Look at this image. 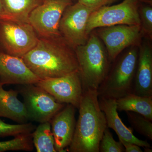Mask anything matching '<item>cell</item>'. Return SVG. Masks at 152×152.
Segmentation results:
<instances>
[{"mask_svg": "<svg viewBox=\"0 0 152 152\" xmlns=\"http://www.w3.org/2000/svg\"><path fill=\"white\" fill-rule=\"evenodd\" d=\"M119 140L122 143L124 147L125 152H142L140 147L135 144L126 141L121 139H119Z\"/></svg>", "mask_w": 152, "mask_h": 152, "instance_id": "cell-25", "label": "cell"}, {"mask_svg": "<svg viewBox=\"0 0 152 152\" xmlns=\"http://www.w3.org/2000/svg\"><path fill=\"white\" fill-rule=\"evenodd\" d=\"M78 109V119L68 151L99 152L100 142L107 127L105 114L99 105L97 90L83 91Z\"/></svg>", "mask_w": 152, "mask_h": 152, "instance_id": "cell-2", "label": "cell"}, {"mask_svg": "<svg viewBox=\"0 0 152 152\" xmlns=\"http://www.w3.org/2000/svg\"><path fill=\"white\" fill-rule=\"evenodd\" d=\"M94 11L78 2L68 6L64 11L59 29L63 37L74 49L88 40L89 35L87 33V23Z\"/></svg>", "mask_w": 152, "mask_h": 152, "instance_id": "cell-9", "label": "cell"}, {"mask_svg": "<svg viewBox=\"0 0 152 152\" xmlns=\"http://www.w3.org/2000/svg\"><path fill=\"white\" fill-rule=\"evenodd\" d=\"M75 52L83 90H97L112 62L99 38L91 32L86 43L76 47Z\"/></svg>", "mask_w": 152, "mask_h": 152, "instance_id": "cell-3", "label": "cell"}, {"mask_svg": "<svg viewBox=\"0 0 152 152\" xmlns=\"http://www.w3.org/2000/svg\"><path fill=\"white\" fill-rule=\"evenodd\" d=\"M100 152H124V147L121 141L114 140L111 132L107 127L104 132L99 146Z\"/></svg>", "mask_w": 152, "mask_h": 152, "instance_id": "cell-23", "label": "cell"}, {"mask_svg": "<svg viewBox=\"0 0 152 152\" xmlns=\"http://www.w3.org/2000/svg\"><path fill=\"white\" fill-rule=\"evenodd\" d=\"M118 111L132 112L152 121V96L130 93L116 100Z\"/></svg>", "mask_w": 152, "mask_h": 152, "instance_id": "cell-18", "label": "cell"}, {"mask_svg": "<svg viewBox=\"0 0 152 152\" xmlns=\"http://www.w3.org/2000/svg\"><path fill=\"white\" fill-rule=\"evenodd\" d=\"M144 148V151L146 152H152V150L151 149V148H149V147H145Z\"/></svg>", "mask_w": 152, "mask_h": 152, "instance_id": "cell-27", "label": "cell"}, {"mask_svg": "<svg viewBox=\"0 0 152 152\" xmlns=\"http://www.w3.org/2000/svg\"><path fill=\"white\" fill-rule=\"evenodd\" d=\"M39 38L29 23L0 20V52L22 58L35 46Z\"/></svg>", "mask_w": 152, "mask_h": 152, "instance_id": "cell-5", "label": "cell"}, {"mask_svg": "<svg viewBox=\"0 0 152 152\" xmlns=\"http://www.w3.org/2000/svg\"><path fill=\"white\" fill-rule=\"evenodd\" d=\"M138 13L142 34L152 39V4L139 1Z\"/></svg>", "mask_w": 152, "mask_h": 152, "instance_id": "cell-22", "label": "cell"}, {"mask_svg": "<svg viewBox=\"0 0 152 152\" xmlns=\"http://www.w3.org/2000/svg\"><path fill=\"white\" fill-rule=\"evenodd\" d=\"M126 115L132 127L140 134L152 140V121L134 112H126Z\"/></svg>", "mask_w": 152, "mask_h": 152, "instance_id": "cell-20", "label": "cell"}, {"mask_svg": "<svg viewBox=\"0 0 152 152\" xmlns=\"http://www.w3.org/2000/svg\"><path fill=\"white\" fill-rule=\"evenodd\" d=\"M98 97L100 108L105 115L107 127L115 132L119 139L133 143L142 148H151L148 142L137 138L134 135L130 128L127 127L122 121L118 114L115 99Z\"/></svg>", "mask_w": 152, "mask_h": 152, "instance_id": "cell-15", "label": "cell"}, {"mask_svg": "<svg viewBox=\"0 0 152 152\" xmlns=\"http://www.w3.org/2000/svg\"><path fill=\"white\" fill-rule=\"evenodd\" d=\"M31 134L37 152H56L50 122L40 123Z\"/></svg>", "mask_w": 152, "mask_h": 152, "instance_id": "cell-19", "label": "cell"}, {"mask_svg": "<svg viewBox=\"0 0 152 152\" xmlns=\"http://www.w3.org/2000/svg\"><path fill=\"white\" fill-rule=\"evenodd\" d=\"M118 1V0H115V1ZM140 2H145L146 3H148V4H152V0H138Z\"/></svg>", "mask_w": 152, "mask_h": 152, "instance_id": "cell-26", "label": "cell"}, {"mask_svg": "<svg viewBox=\"0 0 152 152\" xmlns=\"http://www.w3.org/2000/svg\"><path fill=\"white\" fill-rule=\"evenodd\" d=\"M45 0H1L3 12L0 20L29 23L30 14Z\"/></svg>", "mask_w": 152, "mask_h": 152, "instance_id": "cell-17", "label": "cell"}, {"mask_svg": "<svg viewBox=\"0 0 152 152\" xmlns=\"http://www.w3.org/2000/svg\"><path fill=\"white\" fill-rule=\"evenodd\" d=\"M72 1H73V0H72Z\"/></svg>", "mask_w": 152, "mask_h": 152, "instance_id": "cell-29", "label": "cell"}, {"mask_svg": "<svg viewBox=\"0 0 152 152\" xmlns=\"http://www.w3.org/2000/svg\"><path fill=\"white\" fill-rule=\"evenodd\" d=\"M75 109L66 104L50 121L56 152H66L72 142L76 124Z\"/></svg>", "mask_w": 152, "mask_h": 152, "instance_id": "cell-13", "label": "cell"}, {"mask_svg": "<svg viewBox=\"0 0 152 152\" xmlns=\"http://www.w3.org/2000/svg\"><path fill=\"white\" fill-rule=\"evenodd\" d=\"M139 1L124 0L110 6H104L90 15L86 27L89 35L95 29L119 25H140L138 13Z\"/></svg>", "mask_w": 152, "mask_h": 152, "instance_id": "cell-6", "label": "cell"}, {"mask_svg": "<svg viewBox=\"0 0 152 152\" xmlns=\"http://www.w3.org/2000/svg\"><path fill=\"white\" fill-rule=\"evenodd\" d=\"M18 91L23 98L29 121L50 122L66 104L59 102L51 95L35 84L21 85Z\"/></svg>", "mask_w": 152, "mask_h": 152, "instance_id": "cell-7", "label": "cell"}, {"mask_svg": "<svg viewBox=\"0 0 152 152\" xmlns=\"http://www.w3.org/2000/svg\"><path fill=\"white\" fill-rule=\"evenodd\" d=\"M72 0H45L34 9L29 17V23L39 37L54 38L62 37L59 29L60 20Z\"/></svg>", "mask_w": 152, "mask_h": 152, "instance_id": "cell-8", "label": "cell"}, {"mask_svg": "<svg viewBox=\"0 0 152 152\" xmlns=\"http://www.w3.org/2000/svg\"><path fill=\"white\" fill-rule=\"evenodd\" d=\"M2 6L1 1V0H0V17H1V15L2 13Z\"/></svg>", "mask_w": 152, "mask_h": 152, "instance_id": "cell-28", "label": "cell"}, {"mask_svg": "<svg viewBox=\"0 0 152 152\" xmlns=\"http://www.w3.org/2000/svg\"><path fill=\"white\" fill-rule=\"evenodd\" d=\"M115 1V0H78L77 2L95 11Z\"/></svg>", "mask_w": 152, "mask_h": 152, "instance_id": "cell-24", "label": "cell"}, {"mask_svg": "<svg viewBox=\"0 0 152 152\" xmlns=\"http://www.w3.org/2000/svg\"><path fill=\"white\" fill-rule=\"evenodd\" d=\"M36 126L31 123L18 124H10L0 119V137L30 134L36 129Z\"/></svg>", "mask_w": 152, "mask_h": 152, "instance_id": "cell-21", "label": "cell"}, {"mask_svg": "<svg viewBox=\"0 0 152 152\" xmlns=\"http://www.w3.org/2000/svg\"><path fill=\"white\" fill-rule=\"evenodd\" d=\"M21 58L40 80L59 77L79 71L75 49L63 37H39L35 46Z\"/></svg>", "mask_w": 152, "mask_h": 152, "instance_id": "cell-1", "label": "cell"}, {"mask_svg": "<svg viewBox=\"0 0 152 152\" xmlns=\"http://www.w3.org/2000/svg\"><path fill=\"white\" fill-rule=\"evenodd\" d=\"M40 80L21 58L0 52L1 84H35Z\"/></svg>", "mask_w": 152, "mask_h": 152, "instance_id": "cell-12", "label": "cell"}, {"mask_svg": "<svg viewBox=\"0 0 152 152\" xmlns=\"http://www.w3.org/2000/svg\"><path fill=\"white\" fill-rule=\"evenodd\" d=\"M35 84L48 92L59 102L70 104L79 108L83 91L79 71L59 77L40 80Z\"/></svg>", "mask_w": 152, "mask_h": 152, "instance_id": "cell-11", "label": "cell"}, {"mask_svg": "<svg viewBox=\"0 0 152 152\" xmlns=\"http://www.w3.org/2000/svg\"><path fill=\"white\" fill-rule=\"evenodd\" d=\"M136 95L152 96V50L149 43L140 47L132 92Z\"/></svg>", "mask_w": 152, "mask_h": 152, "instance_id": "cell-14", "label": "cell"}, {"mask_svg": "<svg viewBox=\"0 0 152 152\" xmlns=\"http://www.w3.org/2000/svg\"><path fill=\"white\" fill-rule=\"evenodd\" d=\"M138 53V49L134 46L114 60V65L97 90L98 97L116 100L132 92Z\"/></svg>", "mask_w": 152, "mask_h": 152, "instance_id": "cell-4", "label": "cell"}, {"mask_svg": "<svg viewBox=\"0 0 152 152\" xmlns=\"http://www.w3.org/2000/svg\"><path fill=\"white\" fill-rule=\"evenodd\" d=\"M18 91H6L0 84V117L7 118L19 124L29 121L23 102L18 99Z\"/></svg>", "mask_w": 152, "mask_h": 152, "instance_id": "cell-16", "label": "cell"}, {"mask_svg": "<svg viewBox=\"0 0 152 152\" xmlns=\"http://www.w3.org/2000/svg\"><path fill=\"white\" fill-rule=\"evenodd\" d=\"M95 29L112 62L126 48L137 46L143 35L140 25H115Z\"/></svg>", "mask_w": 152, "mask_h": 152, "instance_id": "cell-10", "label": "cell"}]
</instances>
